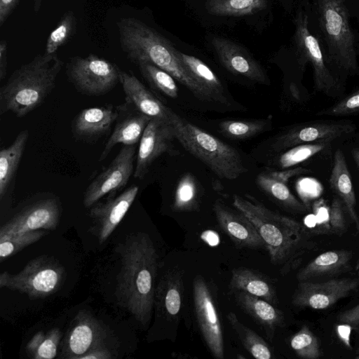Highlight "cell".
I'll return each mask as SVG.
<instances>
[{
	"label": "cell",
	"instance_id": "cell-1",
	"mask_svg": "<svg viewBox=\"0 0 359 359\" xmlns=\"http://www.w3.org/2000/svg\"><path fill=\"white\" fill-rule=\"evenodd\" d=\"M116 250L121 259L115 290L118 303L146 327L155 302L156 248L147 233L137 232L128 235Z\"/></svg>",
	"mask_w": 359,
	"mask_h": 359
},
{
	"label": "cell",
	"instance_id": "cell-2",
	"mask_svg": "<svg viewBox=\"0 0 359 359\" xmlns=\"http://www.w3.org/2000/svg\"><path fill=\"white\" fill-rule=\"evenodd\" d=\"M233 207L253 224L265 243L271 262L286 275L299 266L316 247L309 231L298 221L271 210L251 195H234Z\"/></svg>",
	"mask_w": 359,
	"mask_h": 359
},
{
	"label": "cell",
	"instance_id": "cell-3",
	"mask_svg": "<svg viewBox=\"0 0 359 359\" xmlns=\"http://www.w3.org/2000/svg\"><path fill=\"white\" fill-rule=\"evenodd\" d=\"M121 48L133 63L148 62L163 69L189 89L197 98L210 101L208 95L182 65L177 50L144 22L123 18L117 22Z\"/></svg>",
	"mask_w": 359,
	"mask_h": 359
},
{
	"label": "cell",
	"instance_id": "cell-4",
	"mask_svg": "<svg viewBox=\"0 0 359 359\" xmlns=\"http://www.w3.org/2000/svg\"><path fill=\"white\" fill-rule=\"evenodd\" d=\"M57 53L39 54L16 69L0 88V115L21 118L40 107L54 89L62 66Z\"/></svg>",
	"mask_w": 359,
	"mask_h": 359
},
{
	"label": "cell",
	"instance_id": "cell-5",
	"mask_svg": "<svg viewBox=\"0 0 359 359\" xmlns=\"http://www.w3.org/2000/svg\"><path fill=\"white\" fill-rule=\"evenodd\" d=\"M170 121L175 139L219 178L232 180L247 172L240 154L231 146L188 122L172 110Z\"/></svg>",
	"mask_w": 359,
	"mask_h": 359
},
{
	"label": "cell",
	"instance_id": "cell-6",
	"mask_svg": "<svg viewBox=\"0 0 359 359\" xmlns=\"http://www.w3.org/2000/svg\"><path fill=\"white\" fill-rule=\"evenodd\" d=\"M317 8L328 60L349 72L358 71L355 37L344 0H317Z\"/></svg>",
	"mask_w": 359,
	"mask_h": 359
},
{
	"label": "cell",
	"instance_id": "cell-7",
	"mask_svg": "<svg viewBox=\"0 0 359 359\" xmlns=\"http://www.w3.org/2000/svg\"><path fill=\"white\" fill-rule=\"evenodd\" d=\"M65 278V268L56 259L41 255L29 261L16 274L1 273L0 287L25 294L31 299H41L57 292Z\"/></svg>",
	"mask_w": 359,
	"mask_h": 359
},
{
	"label": "cell",
	"instance_id": "cell-8",
	"mask_svg": "<svg viewBox=\"0 0 359 359\" xmlns=\"http://www.w3.org/2000/svg\"><path fill=\"white\" fill-rule=\"evenodd\" d=\"M121 72L116 64L95 54L72 57L66 65L69 81L88 96L108 93L120 83Z\"/></svg>",
	"mask_w": 359,
	"mask_h": 359
},
{
	"label": "cell",
	"instance_id": "cell-9",
	"mask_svg": "<svg viewBox=\"0 0 359 359\" xmlns=\"http://www.w3.org/2000/svg\"><path fill=\"white\" fill-rule=\"evenodd\" d=\"M60 198L50 192L38 193L20 203L0 228V233H16L44 229L55 230L60 221Z\"/></svg>",
	"mask_w": 359,
	"mask_h": 359
},
{
	"label": "cell",
	"instance_id": "cell-10",
	"mask_svg": "<svg viewBox=\"0 0 359 359\" xmlns=\"http://www.w3.org/2000/svg\"><path fill=\"white\" fill-rule=\"evenodd\" d=\"M136 156V144L123 145L107 168L87 187L83 198L84 207L90 208L103 196L123 188L134 173Z\"/></svg>",
	"mask_w": 359,
	"mask_h": 359
},
{
	"label": "cell",
	"instance_id": "cell-11",
	"mask_svg": "<svg viewBox=\"0 0 359 359\" xmlns=\"http://www.w3.org/2000/svg\"><path fill=\"white\" fill-rule=\"evenodd\" d=\"M193 297L196 320L203 338L212 355L224 359V339L220 319L210 288L201 276L193 282Z\"/></svg>",
	"mask_w": 359,
	"mask_h": 359
},
{
	"label": "cell",
	"instance_id": "cell-12",
	"mask_svg": "<svg viewBox=\"0 0 359 359\" xmlns=\"http://www.w3.org/2000/svg\"><path fill=\"white\" fill-rule=\"evenodd\" d=\"M355 278H334L323 282L299 281L292 303L299 308L327 309L346 297L358 286Z\"/></svg>",
	"mask_w": 359,
	"mask_h": 359
},
{
	"label": "cell",
	"instance_id": "cell-13",
	"mask_svg": "<svg viewBox=\"0 0 359 359\" xmlns=\"http://www.w3.org/2000/svg\"><path fill=\"white\" fill-rule=\"evenodd\" d=\"M138 190L137 186L133 185L118 196H115L116 193L109 194L105 201L97 202L90 207L91 226L88 231L97 238L100 244L104 243L119 224Z\"/></svg>",
	"mask_w": 359,
	"mask_h": 359
},
{
	"label": "cell",
	"instance_id": "cell-14",
	"mask_svg": "<svg viewBox=\"0 0 359 359\" xmlns=\"http://www.w3.org/2000/svg\"><path fill=\"white\" fill-rule=\"evenodd\" d=\"M174 139V129L170 122L151 118L140 141L134 177L143 179L157 158L164 153L172 154Z\"/></svg>",
	"mask_w": 359,
	"mask_h": 359
},
{
	"label": "cell",
	"instance_id": "cell-15",
	"mask_svg": "<svg viewBox=\"0 0 359 359\" xmlns=\"http://www.w3.org/2000/svg\"><path fill=\"white\" fill-rule=\"evenodd\" d=\"M308 17L299 11L296 15L294 42L303 62H309L313 69L316 87L318 90L330 93L337 82L325 65L319 43L309 29Z\"/></svg>",
	"mask_w": 359,
	"mask_h": 359
},
{
	"label": "cell",
	"instance_id": "cell-16",
	"mask_svg": "<svg viewBox=\"0 0 359 359\" xmlns=\"http://www.w3.org/2000/svg\"><path fill=\"white\" fill-rule=\"evenodd\" d=\"M107 334L91 313L81 310L73 319L63 340L62 358L77 359L95 346L104 344Z\"/></svg>",
	"mask_w": 359,
	"mask_h": 359
},
{
	"label": "cell",
	"instance_id": "cell-17",
	"mask_svg": "<svg viewBox=\"0 0 359 359\" xmlns=\"http://www.w3.org/2000/svg\"><path fill=\"white\" fill-rule=\"evenodd\" d=\"M212 45L220 62L229 72L259 83H269L261 65L243 48L219 36L212 39Z\"/></svg>",
	"mask_w": 359,
	"mask_h": 359
},
{
	"label": "cell",
	"instance_id": "cell-18",
	"mask_svg": "<svg viewBox=\"0 0 359 359\" xmlns=\"http://www.w3.org/2000/svg\"><path fill=\"white\" fill-rule=\"evenodd\" d=\"M117 116L118 108L111 104L83 109L72 120V135L77 141L95 142L110 131Z\"/></svg>",
	"mask_w": 359,
	"mask_h": 359
},
{
	"label": "cell",
	"instance_id": "cell-19",
	"mask_svg": "<svg viewBox=\"0 0 359 359\" xmlns=\"http://www.w3.org/2000/svg\"><path fill=\"white\" fill-rule=\"evenodd\" d=\"M213 210L219 226L236 245L250 249L265 247L256 228L243 214L231 210L219 201L215 202Z\"/></svg>",
	"mask_w": 359,
	"mask_h": 359
},
{
	"label": "cell",
	"instance_id": "cell-20",
	"mask_svg": "<svg viewBox=\"0 0 359 359\" xmlns=\"http://www.w3.org/2000/svg\"><path fill=\"white\" fill-rule=\"evenodd\" d=\"M118 116L114 128L101 152L99 161H104L117 144L135 145L151 119L125 102L117 107Z\"/></svg>",
	"mask_w": 359,
	"mask_h": 359
},
{
	"label": "cell",
	"instance_id": "cell-21",
	"mask_svg": "<svg viewBox=\"0 0 359 359\" xmlns=\"http://www.w3.org/2000/svg\"><path fill=\"white\" fill-rule=\"evenodd\" d=\"M353 130L354 127L347 123H318L297 127L278 137L273 148L280 151L302 144L328 142Z\"/></svg>",
	"mask_w": 359,
	"mask_h": 359
},
{
	"label": "cell",
	"instance_id": "cell-22",
	"mask_svg": "<svg viewBox=\"0 0 359 359\" xmlns=\"http://www.w3.org/2000/svg\"><path fill=\"white\" fill-rule=\"evenodd\" d=\"M120 83L126 102L151 117L170 122L171 109L165 106L135 75L121 72Z\"/></svg>",
	"mask_w": 359,
	"mask_h": 359
},
{
	"label": "cell",
	"instance_id": "cell-23",
	"mask_svg": "<svg viewBox=\"0 0 359 359\" xmlns=\"http://www.w3.org/2000/svg\"><path fill=\"white\" fill-rule=\"evenodd\" d=\"M308 226L316 235L341 236L348 230L345 206L339 198H334L330 205L320 198L312 205Z\"/></svg>",
	"mask_w": 359,
	"mask_h": 359
},
{
	"label": "cell",
	"instance_id": "cell-24",
	"mask_svg": "<svg viewBox=\"0 0 359 359\" xmlns=\"http://www.w3.org/2000/svg\"><path fill=\"white\" fill-rule=\"evenodd\" d=\"M237 304L264 330L272 339L276 328L284 324L283 313L272 304L243 291L236 292Z\"/></svg>",
	"mask_w": 359,
	"mask_h": 359
},
{
	"label": "cell",
	"instance_id": "cell-25",
	"mask_svg": "<svg viewBox=\"0 0 359 359\" xmlns=\"http://www.w3.org/2000/svg\"><path fill=\"white\" fill-rule=\"evenodd\" d=\"M183 273L174 269L161 278L155 291V304L158 311L168 318H176L183 300Z\"/></svg>",
	"mask_w": 359,
	"mask_h": 359
},
{
	"label": "cell",
	"instance_id": "cell-26",
	"mask_svg": "<svg viewBox=\"0 0 359 359\" xmlns=\"http://www.w3.org/2000/svg\"><path fill=\"white\" fill-rule=\"evenodd\" d=\"M329 182L332 190L343 202L347 214L359 231V217L355 210V192L346 159L341 149L335 151Z\"/></svg>",
	"mask_w": 359,
	"mask_h": 359
},
{
	"label": "cell",
	"instance_id": "cell-27",
	"mask_svg": "<svg viewBox=\"0 0 359 359\" xmlns=\"http://www.w3.org/2000/svg\"><path fill=\"white\" fill-rule=\"evenodd\" d=\"M353 252L346 250L325 252L312 259L297 274L298 281L330 276L348 269Z\"/></svg>",
	"mask_w": 359,
	"mask_h": 359
},
{
	"label": "cell",
	"instance_id": "cell-28",
	"mask_svg": "<svg viewBox=\"0 0 359 359\" xmlns=\"http://www.w3.org/2000/svg\"><path fill=\"white\" fill-rule=\"evenodd\" d=\"M28 130H21L8 147L0 151V200L13 188L15 175L29 139Z\"/></svg>",
	"mask_w": 359,
	"mask_h": 359
},
{
	"label": "cell",
	"instance_id": "cell-29",
	"mask_svg": "<svg viewBox=\"0 0 359 359\" xmlns=\"http://www.w3.org/2000/svg\"><path fill=\"white\" fill-rule=\"evenodd\" d=\"M231 291H243L263 299L273 305L277 304L278 297L274 286L264 276L245 267L232 270L229 282Z\"/></svg>",
	"mask_w": 359,
	"mask_h": 359
},
{
	"label": "cell",
	"instance_id": "cell-30",
	"mask_svg": "<svg viewBox=\"0 0 359 359\" xmlns=\"http://www.w3.org/2000/svg\"><path fill=\"white\" fill-rule=\"evenodd\" d=\"M182 65L208 95L210 101L226 104L227 98L217 76L198 57L177 50Z\"/></svg>",
	"mask_w": 359,
	"mask_h": 359
},
{
	"label": "cell",
	"instance_id": "cell-31",
	"mask_svg": "<svg viewBox=\"0 0 359 359\" xmlns=\"http://www.w3.org/2000/svg\"><path fill=\"white\" fill-rule=\"evenodd\" d=\"M257 182L263 191L284 208L297 212L306 210V207L291 193L286 182L274 172L260 173Z\"/></svg>",
	"mask_w": 359,
	"mask_h": 359
},
{
	"label": "cell",
	"instance_id": "cell-32",
	"mask_svg": "<svg viewBox=\"0 0 359 359\" xmlns=\"http://www.w3.org/2000/svg\"><path fill=\"white\" fill-rule=\"evenodd\" d=\"M226 318L242 345L249 353L257 359L271 358V351L259 334L243 325L233 312H229Z\"/></svg>",
	"mask_w": 359,
	"mask_h": 359
},
{
	"label": "cell",
	"instance_id": "cell-33",
	"mask_svg": "<svg viewBox=\"0 0 359 359\" xmlns=\"http://www.w3.org/2000/svg\"><path fill=\"white\" fill-rule=\"evenodd\" d=\"M267 5V0H208L206 8L215 15L242 16L257 13Z\"/></svg>",
	"mask_w": 359,
	"mask_h": 359
},
{
	"label": "cell",
	"instance_id": "cell-34",
	"mask_svg": "<svg viewBox=\"0 0 359 359\" xmlns=\"http://www.w3.org/2000/svg\"><path fill=\"white\" fill-rule=\"evenodd\" d=\"M62 337L59 328L54 327L46 333L37 332L27 342L25 351L32 359H53L57 355Z\"/></svg>",
	"mask_w": 359,
	"mask_h": 359
},
{
	"label": "cell",
	"instance_id": "cell-35",
	"mask_svg": "<svg viewBox=\"0 0 359 359\" xmlns=\"http://www.w3.org/2000/svg\"><path fill=\"white\" fill-rule=\"evenodd\" d=\"M46 231L39 229L24 233H0V262L37 242L47 234Z\"/></svg>",
	"mask_w": 359,
	"mask_h": 359
},
{
	"label": "cell",
	"instance_id": "cell-36",
	"mask_svg": "<svg viewBox=\"0 0 359 359\" xmlns=\"http://www.w3.org/2000/svg\"><path fill=\"white\" fill-rule=\"evenodd\" d=\"M199 193L196 178L185 174L179 181L175 194L173 209L179 212L193 211L198 208Z\"/></svg>",
	"mask_w": 359,
	"mask_h": 359
},
{
	"label": "cell",
	"instance_id": "cell-37",
	"mask_svg": "<svg viewBox=\"0 0 359 359\" xmlns=\"http://www.w3.org/2000/svg\"><path fill=\"white\" fill-rule=\"evenodd\" d=\"M143 78L156 90L171 97H178V88L175 78L157 66L143 62L137 65Z\"/></svg>",
	"mask_w": 359,
	"mask_h": 359
},
{
	"label": "cell",
	"instance_id": "cell-38",
	"mask_svg": "<svg viewBox=\"0 0 359 359\" xmlns=\"http://www.w3.org/2000/svg\"><path fill=\"white\" fill-rule=\"evenodd\" d=\"M269 127L266 120H228L220 123L222 134L232 140H245L256 136Z\"/></svg>",
	"mask_w": 359,
	"mask_h": 359
},
{
	"label": "cell",
	"instance_id": "cell-39",
	"mask_svg": "<svg viewBox=\"0 0 359 359\" xmlns=\"http://www.w3.org/2000/svg\"><path fill=\"white\" fill-rule=\"evenodd\" d=\"M76 30V19L73 11L63 14L55 29L50 33L45 48L47 54H54L65 46L74 35Z\"/></svg>",
	"mask_w": 359,
	"mask_h": 359
},
{
	"label": "cell",
	"instance_id": "cell-40",
	"mask_svg": "<svg viewBox=\"0 0 359 359\" xmlns=\"http://www.w3.org/2000/svg\"><path fill=\"white\" fill-rule=\"evenodd\" d=\"M290 346L301 358L318 359L322 356L319 339L307 325H303L292 337Z\"/></svg>",
	"mask_w": 359,
	"mask_h": 359
},
{
	"label": "cell",
	"instance_id": "cell-41",
	"mask_svg": "<svg viewBox=\"0 0 359 359\" xmlns=\"http://www.w3.org/2000/svg\"><path fill=\"white\" fill-rule=\"evenodd\" d=\"M327 142L302 144L291 147L280 155L276 164L280 168L296 165L323 150Z\"/></svg>",
	"mask_w": 359,
	"mask_h": 359
},
{
	"label": "cell",
	"instance_id": "cell-42",
	"mask_svg": "<svg viewBox=\"0 0 359 359\" xmlns=\"http://www.w3.org/2000/svg\"><path fill=\"white\" fill-rule=\"evenodd\" d=\"M357 111H359V90L320 114L344 116Z\"/></svg>",
	"mask_w": 359,
	"mask_h": 359
},
{
	"label": "cell",
	"instance_id": "cell-43",
	"mask_svg": "<svg viewBox=\"0 0 359 359\" xmlns=\"http://www.w3.org/2000/svg\"><path fill=\"white\" fill-rule=\"evenodd\" d=\"M337 320L344 325H348L359 330V304L341 313Z\"/></svg>",
	"mask_w": 359,
	"mask_h": 359
},
{
	"label": "cell",
	"instance_id": "cell-44",
	"mask_svg": "<svg viewBox=\"0 0 359 359\" xmlns=\"http://www.w3.org/2000/svg\"><path fill=\"white\" fill-rule=\"evenodd\" d=\"M113 358L110 350L104 344L93 347L77 359H111Z\"/></svg>",
	"mask_w": 359,
	"mask_h": 359
},
{
	"label": "cell",
	"instance_id": "cell-45",
	"mask_svg": "<svg viewBox=\"0 0 359 359\" xmlns=\"http://www.w3.org/2000/svg\"><path fill=\"white\" fill-rule=\"evenodd\" d=\"M20 0H0V27L8 20Z\"/></svg>",
	"mask_w": 359,
	"mask_h": 359
},
{
	"label": "cell",
	"instance_id": "cell-46",
	"mask_svg": "<svg viewBox=\"0 0 359 359\" xmlns=\"http://www.w3.org/2000/svg\"><path fill=\"white\" fill-rule=\"evenodd\" d=\"M8 67V43L6 40L0 41V81H3L7 74Z\"/></svg>",
	"mask_w": 359,
	"mask_h": 359
},
{
	"label": "cell",
	"instance_id": "cell-47",
	"mask_svg": "<svg viewBox=\"0 0 359 359\" xmlns=\"http://www.w3.org/2000/svg\"><path fill=\"white\" fill-rule=\"evenodd\" d=\"M201 238L210 246H217L219 243V235L212 231L207 230L201 234Z\"/></svg>",
	"mask_w": 359,
	"mask_h": 359
},
{
	"label": "cell",
	"instance_id": "cell-48",
	"mask_svg": "<svg viewBox=\"0 0 359 359\" xmlns=\"http://www.w3.org/2000/svg\"><path fill=\"white\" fill-rule=\"evenodd\" d=\"M352 156L356 165L359 168V149L355 148L352 150Z\"/></svg>",
	"mask_w": 359,
	"mask_h": 359
},
{
	"label": "cell",
	"instance_id": "cell-49",
	"mask_svg": "<svg viewBox=\"0 0 359 359\" xmlns=\"http://www.w3.org/2000/svg\"><path fill=\"white\" fill-rule=\"evenodd\" d=\"M42 1L43 0H34V10L35 12H38V11L40 9Z\"/></svg>",
	"mask_w": 359,
	"mask_h": 359
},
{
	"label": "cell",
	"instance_id": "cell-50",
	"mask_svg": "<svg viewBox=\"0 0 359 359\" xmlns=\"http://www.w3.org/2000/svg\"><path fill=\"white\" fill-rule=\"evenodd\" d=\"M355 270H356V271H357V273L358 274V276H359V259L356 262Z\"/></svg>",
	"mask_w": 359,
	"mask_h": 359
},
{
	"label": "cell",
	"instance_id": "cell-51",
	"mask_svg": "<svg viewBox=\"0 0 359 359\" xmlns=\"http://www.w3.org/2000/svg\"><path fill=\"white\" fill-rule=\"evenodd\" d=\"M356 354H357V355L355 356V358H356L357 359H359V348H358L357 352H356Z\"/></svg>",
	"mask_w": 359,
	"mask_h": 359
}]
</instances>
